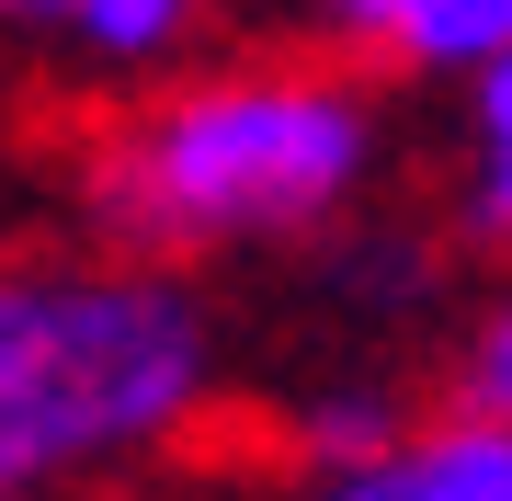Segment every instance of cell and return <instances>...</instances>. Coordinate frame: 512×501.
Returning a JSON list of instances; mask_svg holds the SVG:
<instances>
[{
    "label": "cell",
    "mask_w": 512,
    "mask_h": 501,
    "mask_svg": "<svg viewBox=\"0 0 512 501\" xmlns=\"http://www.w3.org/2000/svg\"><path fill=\"white\" fill-rule=\"evenodd\" d=\"M456 388H467V410H490V422H512V297H501L490 319H478V342H467Z\"/></svg>",
    "instance_id": "ba28073f"
},
{
    "label": "cell",
    "mask_w": 512,
    "mask_h": 501,
    "mask_svg": "<svg viewBox=\"0 0 512 501\" xmlns=\"http://www.w3.org/2000/svg\"><path fill=\"white\" fill-rule=\"evenodd\" d=\"M0 23H35V35H69L103 69H148L194 35V0H0Z\"/></svg>",
    "instance_id": "277c9868"
},
{
    "label": "cell",
    "mask_w": 512,
    "mask_h": 501,
    "mask_svg": "<svg viewBox=\"0 0 512 501\" xmlns=\"http://www.w3.org/2000/svg\"><path fill=\"white\" fill-rule=\"evenodd\" d=\"M387 57H410V69H490V57H512V0H399L387 12Z\"/></svg>",
    "instance_id": "5b68a950"
},
{
    "label": "cell",
    "mask_w": 512,
    "mask_h": 501,
    "mask_svg": "<svg viewBox=\"0 0 512 501\" xmlns=\"http://www.w3.org/2000/svg\"><path fill=\"white\" fill-rule=\"evenodd\" d=\"M387 445H399V410H387L376 388H330V399L296 410V456H319V467H365Z\"/></svg>",
    "instance_id": "8992f818"
},
{
    "label": "cell",
    "mask_w": 512,
    "mask_h": 501,
    "mask_svg": "<svg viewBox=\"0 0 512 501\" xmlns=\"http://www.w3.org/2000/svg\"><path fill=\"white\" fill-rule=\"evenodd\" d=\"M467 149H478V217L512 240V57H490L467 92Z\"/></svg>",
    "instance_id": "52a82bcc"
},
{
    "label": "cell",
    "mask_w": 512,
    "mask_h": 501,
    "mask_svg": "<svg viewBox=\"0 0 512 501\" xmlns=\"http://www.w3.org/2000/svg\"><path fill=\"white\" fill-rule=\"evenodd\" d=\"M365 103L319 69H228L194 92L148 103L92 171V205L114 240L148 262L183 251H239V240H296V228L342 217L365 183Z\"/></svg>",
    "instance_id": "7a4b0ae2"
},
{
    "label": "cell",
    "mask_w": 512,
    "mask_h": 501,
    "mask_svg": "<svg viewBox=\"0 0 512 501\" xmlns=\"http://www.w3.org/2000/svg\"><path fill=\"white\" fill-rule=\"evenodd\" d=\"M319 501H512V422L456 410L433 433H399L365 467H330Z\"/></svg>",
    "instance_id": "3957f363"
},
{
    "label": "cell",
    "mask_w": 512,
    "mask_h": 501,
    "mask_svg": "<svg viewBox=\"0 0 512 501\" xmlns=\"http://www.w3.org/2000/svg\"><path fill=\"white\" fill-rule=\"evenodd\" d=\"M217 331L171 274L0 262V501L126 467L205 410Z\"/></svg>",
    "instance_id": "6da1fadb"
},
{
    "label": "cell",
    "mask_w": 512,
    "mask_h": 501,
    "mask_svg": "<svg viewBox=\"0 0 512 501\" xmlns=\"http://www.w3.org/2000/svg\"><path fill=\"white\" fill-rule=\"evenodd\" d=\"M387 12H399V0H330V23H342V35H365V46L387 35Z\"/></svg>",
    "instance_id": "9c48e42d"
}]
</instances>
